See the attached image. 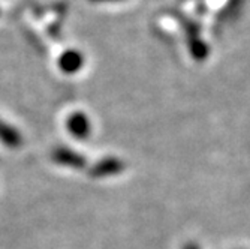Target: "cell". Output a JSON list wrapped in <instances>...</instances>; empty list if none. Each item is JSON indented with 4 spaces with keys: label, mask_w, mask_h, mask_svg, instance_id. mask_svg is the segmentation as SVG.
<instances>
[{
    "label": "cell",
    "mask_w": 250,
    "mask_h": 249,
    "mask_svg": "<svg viewBox=\"0 0 250 249\" xmlns=\"http://www.w3.org/2000/svg\"><path fill=\"white\" fill-rule=\"evenodd\" d=\"M67 128H69V131L74 135H77V137H80V138H84L90 131L88 120L85 119V116L83 114V113H75V114L67 120Z\"/></svg>",
    "instance_id": "1"
},
{
    "label": "cell",
    "mask_w": 250,
    "mask_h": 249,
    "mask_svg": "<svg viewBox=\"0 0 250 249\" xmlns=\"http://www.w3.org/2000/svg\"><path fill=\"white\" fill-rule=\"evenodd\" d=\"M78 62H80L78 56L71 53V56L66 57V62H63V68H64V69H67V71H74L75 68H77V65H78Z\"/></svg>",
    "instance_id": "5"
},
{
    "label": "cell",
    "mask_w": 250,
    "mask_h": 249,
    "mask_svg": "<svg viewBox=\"0 0 250 249\" xmlns=\"http://www.w3.org/2000/svg\"><path fill=\"white\" fill-rule=\"evenodd\" d=\"M122 170V162L116 159H109V161H102L101 164L96 165L95 168V176H108L112 173H117Z\"/></svg>",
    "instance_id": "3"
},
{
    "label": "cell",
    "mask_w": 250,
    "mask_h": 249,
    "mask_svg": "<svg viewBox=\"0 0 250 249\" xmlns=\"http://www.w3.org/2000/svg\"><path fill=\"white\" fill-rule=\"evenodd\" d=\"M54 159L56 161H59L60 164H64V165H69V167H81L84 162V159L80 156V155H77V153H74V152H71V150H66V149H60V150H57L56 153H54Z\"/></svg>",
    "instance_id": "2"
},
{
    "label": "cell",
    "mask_w": 250,
    "mask_h": 249,
    "mask_svg": "<svg viewBox=\"0 0 250 249\" xmlns=\"http://www.w3.org/2000/svg\"><path fill=\"white\" fill-rule=\"evenodd\" d=\"M0 140L5 141L9 146H18L20 144V135L17 134V131H14L12 128L3 125L0 122Z\"/></svg>",
    "instance_id": "4"
}]
</instances>
